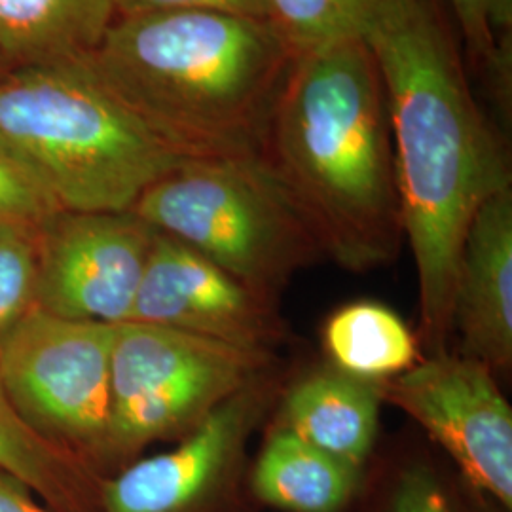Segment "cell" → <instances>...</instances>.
I'll list each match as a JSON object with an SVG mask.
<instances>
[{
    "label": "cell",
    "instance_id": "44dd1931",
    "mask_svg": "<svg viewBox=\"0 0 512 512\" xmlns=\"http://www.w3.org/2000/svg\"><path fill=\"white\" fill-rule=\"evenodd\" d=\"M467 57L476 67L497 38L512 33V0H444Z\"/></svg>",
    "mask_w": 512,
    "mask_h": 512
},
{
    "label": "cell",
    "instance_id": "d4e9b609",
    "mask_svg": "<svg viewBox=\"0 0 512 512\" xmlns=\"http://www.w3.org/2000/svg\"><path fill=\"white\" fill-rule=\"evenodd\" d=\"M0 512H57L42 503L21 480L0 471Z\"/></svg>",
    "mask_w": 512,
    "mask_h": 512
},
{
    "label": "cell",
    "instance_id": "277c9868",
    "mask_svg": "<svg viewBox=\"0 0 512 512\" xmlns=\"http://www.w3.org/2000/svg\"><path fill=\"white\" fill-rule=\"evenodd\" d=\"M0 135L63 211H129L184 158L110 90L88 55L0 74Z\"/></svg>",
    "mask_w": 512,
    "mask_h": 512
},
{
    "label": "cell",
    "instance_id": "ac0fdd59",
    "mask_svg": "<svg viewBox=\"0 0 512 512\" xmlns=\"http://www.w3.org/2000/svg\"><path fill=\"white\" fill-rule=\"evenodd\" d=\"M395 0H268V21L294 55L363 38Z\"/></svg>",
    "mask_w": 512,
    "mask_h": 512
},
{
    "label": "cell",
    "instance_id": "30bf717a",
    "mask_svg": "<svg viewBox=\"0 0 512 512\" xmlns=\"http://www.w3.org/2000/svg\"><path fill=\"white\" fill-rule=\"evenodd\" d=\"M274 368L215 408L164 454L101 480L99 512H203L232 486L256 425L277 397Z\"/></svg>",
    "mask_w": 512,
    "mask_h": 512
},
{
    "label": "cell",
    "instance_id": "3957f363",
    "mask_svg": "<svg viewBox=\"0 0 512 512\" xmlns=\"http://www.w3.org/2000/svg\"><path fill=\"white\" fill-rule=\"evenodd\" d=\"M294 57L268 19L194 10L116 16L88 55L184 160L258 158Z\"/></svg>",
    "mask_w": 512,
    "mask_h": 512
},
{
    "label": "cell",
    "instance_id": "cb8c5ba5",
    "mask_svg": "<svg viewBox=\"0 0 512 512\" xmlns=\"http://www.w3.org/2000/svg\"><path fill=\"white\" fill-rule=\"evenodd\" d=\"M167 10H194L239 18L268 19V0H116L118 16Z\"/></svg>",
    "mask_w": 512,
    "mask_h": 512
},
{
    "label": "cell",
    "instance_id": "7402d4cb",
    "mask_svg": "<svg viewBox=\"0 0 512 512\" xmlns=\"http://www.w3.org/2000/svg\"><path fill=\"white\" fill-rule=\"evenodd\" d=\"M490 101V118L505 133L512 118V33L497 38L494 48L475 67Z\"/></svg>",
    "mask_w": 512,
    "mask_h": 512
},
{
    "label": "cell",
    "instance_id": "d6986e66",
    "mask_svg": "<svg viewBox=\"0 0 512 512\" xmlns=\"http://www.w3.org/2000/svg\"><path fill=\"white\" fill-rule=\"evenodd\" d=\"M38 230L0 222V342L37 308Z\"/></svg>",
    "mask_w": 512,
    "mask_h": 512
},
{
    "label": "cell",
    "instance_id": "7a4b0ae2",
    "mask_svg": "<svg viewBox=\"0 0 512 512\" xmlns=\"http://www.w3.org/2000/svg\"><path fill=\"white\" fill-rule=\"evenodd\" d=\"M258 160L340 268L363 274L401 255L384 80L363 38L294 57Z\"/></svg>",
    "mask_w": 512,
    "mask_h": 512
},
{
    "label": "cell",
    "instance_id": "8fae6325",
    "mask_svg": "<svg viewBox=\"0 0 512 512\" xmlns=\"http://www.w3.org/2000/svg\"><path fill=\"white\" fill-rule=\"evenodd\" d=\"M129 321L274 353L287 336L277 302L251 291L181 241L156 232Z\"/></svg>",
    "mask_w": 512,
    "mask_h": 512
},
{
    "label": "cell",
    "instance_id": "484cf974",
    "mask_svg": "<svg viewBox=\"0 0 512 512\" xmlns=\"http://www.w3.org/2000/svg\"><path fill=\"white\" fill-rule=\"evenodd\" d=\"M6 73V71H4V69H2V65H0V74H4Z\"/></svg>",
    "mask_w": 512,
    "mask_h": 512
},
{
    "label": "cell",
    "instance_id": "9a60e30c",
    "mask_svg": "<svg viewBox=\"0 0 512 512\" xmlns=\"http://www.w3.org/2000/svg\"><path fill=\"white\" fill-rule=\"evenodd\" d=\"M359 467L275 427L256 459V497L285 512H340L359 484Z\"/></svg>",
    "mask_w": 512,
    "mask_h": 512
},
{
    "label": "cell",
    "instance_id": "9c48e42d",
    "mask_svg": "<svg viewBox=\"0 0 512 512\" xmlns=\"http://www.w3.org/2000/svg\"><path fill=\"white\" fill-rule=\"evenodd\" d=\"M154 234L131 211H59L38 232V310L73 321L126 323Z\"/></svg>",
    "mask_w": 512,
    "mask_h": 512
},
{
    "label": "cell",
    "instance_id": "e0dca14e",
    "mask_svg": "<svg viewBox=\"0 0 512 512\" xmlns=\"http://www.w3.org/2000/svg\"><path fill=\"white\" fill-rule=\"evenodd\" d=\"M332 366L368 382L391 380L420 361L418 336L387 306L353 302L334 311L323 330Z\"/></svg>",
    "mask_w": 512,
    "mask_h": 512
},
{
    "label": "cell",
    "instance_id": "ffe728a7",
    "mask_svg": "<svg viewBox=\"0 0 512 512\" xmlns=\"http://www.w3.org/2000/svg\"><path fill=\"white\" fill-rule=\"evenodd\" d=\"M59 211L63 209L35 169L0 135V222L40 232Z\"/></svg>",
    "mask_w": 512,
    "mask_h": 512
},
{
    "label": "cell",
    "instance_id": "8992f818",
    "mask_svg": "<svg viewBox=\"0 0 512 512\" xmlns=\"http://www.w3.org/2000/svg\"><path fill=\"white\" fill-rule=\"evenodd\" d=\"M274 363V353L183 330L114 325L105 463L129 459L154 440L184 437Z\"/></svg>",
    "mask_w": 512,
    "mask_h": 512
},
{
    "label": "cell",
    "instance_id": "5b68a950",
    "mask_svg": "<svg viewBox=\"0 0 512 512\" xmlns=\"http://www.w3.org/2000/svg\"><path fill=\"white\" fill-rule=\"evenodd\" d=\"M129 211L275 302L294 275L325 258L258 158L183 160Z\"/></svg>",
    "mask_w": 512,
    "mask_h": 512
},
{
    "label": "cell",
    "instance_id": "7c38bea8",
    "mask_svg": "<svg viewBox=\"0 0 512 512\" xmlns=\"http://www.w3.org/2000/svg\"><path fill=\"white\" fill-rule=\"evenodd\" d=\"M452 327L456 353L505 376L512 366V188L478 207L459 255Z\"/></svg>",
    "mask_w": 512,
    "mask_h": 512
},
{
    "label": "cell",
    "instance_id": "52a82bcc",
    "mask_svg": "<svg viewBox=\"0 0 512 512\" xmlns=\"http://www.w3.org/2000/svg\"><path fill=\"white\" fill-rule=\"evenodd\" d=\"M114 325L31 311L0 342V382L42 439L105 463Z\"/></svg>",
    "mask_w": 512,
    "mask_h": 512
},
{
    "label": "cell",
    "instance_id": "603a6c76",
    "mask_svg": "<svg viewBox=\"0 0 512 512\" xmlns=\"http://www.w3.org/2000/svg\"><path fill=\"white\" fill-rule=\"evenodd\" d=\"M389 512H454L437 475L414 465L399 476L391 495Z\"/></svg>",
    "mask_w": 512,
    "mask_h": 512
},
{
    "label": "cell",
    "instance_id": "6da1fadb",
    "mask_svg": "<svg viewBox=\"0 0 512 512\" xmlns=\"http://www.w3.org/2000/svg\"><path fill=\"white\" fill-rule=\"evenodd\" d=\"M384 80L408 243L420 293L418 342L450 351L459 255L478 207L512 188L505 133L471 88L444 0H395L366 33Z\"/></svg>",
    "mask_w": 512,
    "mask_h": 512
},
{
    "label": "cell",
    "instance_id": "ba28073f",
    "mask_svg": "<svg viewBox=\"0 0 512 512\" xmlns=\"http://www.w3.org/2000/svg\"><path fill=\"white\" fill-rule=\"evenodd\" d=\"M382 397L418 421L473 488L511 509L512 408L486 366L429 355L382 382Z\"/></svg>",
    "mask_w": 512,
    "mask_h": 512
},
{
    "label": "cell",
    "instance_id": "5bb4252c",
    "mask_svg": "<svg viewBox=\"0 0 512 512\" xmlns=\"http://www.w3.org/2000/svg\"><path fill=\"white\" fill-rule=\"evenodd\" d=\"M116 16V0H0V65L14 71L90 55Z\"/></svg>",
    "mask_w": 512,
    "mask_h": 512
},
{
    "label": "cell",
    "instance_id": "4fadbf2b",
    "mask_svg": "<svg viewBox=\"0 0 512 512\" xmlns=\"http://www.w3.org/2000/svg\"><path fill=\"white\" fill-rule=\"evenodd\" d=\"M382 401V382L361 380L330 365L298 380L283 395L277 429L361 469L374 448Z\"/></svg>",
    "mask_w": 512,
    "mask_h": 512
},
{
    "label": "cell",
    "instance_id": "2e32d148",
    "mask_svg": "<svg viewBox=\"0 0 512 512\" xmlns=\"http://www.w3.org/2000/svg\"><path fill=\"white\" fill-rule=\"evenodd\" d=\"M0 471L21 480L57 512H99L101 478L73 452L37 435L19 418L0 382Z\"/></svg>",
    "mask_w": 512,
    "mask_h": 512
}]
</instances>
